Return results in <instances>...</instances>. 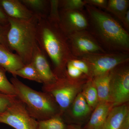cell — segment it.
Listing matches in <instances>:
<instances>
[{"label":"cell","mask_w":129,"mask_h":129,"mask_svg":"<svg viewBox=\"0 0 129 129\" xmlns=\"http://www.w3.org/2000/svg\"><path fill=\"white\" fill-rule=\"evenodd\" d=\"M88 31L107 52L129 53V34L107 12L86 5Z\"/></svg>","instance_id":"cell-1"},{"label":"cell","mask_w":129,"mask_h":129,"mask_svg":"<svg viewBox=\"0 0 129 129\" xmlns=\"http://www.w3.org/2000/svg\"><path fill=\"white\" fill-rule=\"evenodd\" d=\"M36 39L38 45L51 61L52 70L57 78L65 76L67 63L75 57L71 53L67 36L59 23L48 18L39 19Z\"/></svg>","instance_id":"cell-2"},{"label":"cell","mask_w":129,"mask_h":129,"mask_svg":"<svg viewBox=\"0 0 129 129\" xmlns=\"http://www.w3.org/2000/svg\"><path fill=\"white\" fill-rule=\"evenodd\" d=\"M38 19L35 16L26 20L9 18V28L7 37L8 47L10 50L16 52L25 65L31 62L33 52L37 44Z\"/></svg>","instance_id":"cell-3"},{"label":"cell","mask_w":129,"mask_h":129,"mask_svg":"<svg viewBox=\"0 0 129 129\" xmlns=\"http://www.w3.org/2000/svg\"><path fill=\"white\" fill-rule=\"evenodd\" d=\"M11 82L16 96L24 104L30 116L37 121L62 115L58 105L48 93L33 89L16 77H12Z\"/></svg>","instance_id":"cell-4"},{"label":"cell","mask_w":129,"mask_h":129,"mask_svg":"<svg viewBox=\"0 0 129 129\" xmlns=\"http://www.w3.org/2000/svg\"><path fill=\"white\" fill-rule=\"evenodd\" d=\"M89 79L86 76L79 78H72L67 73L65 76L57 78L53 83L43 85L42 89L53 97L63 116L76 96L82 91Z\"/></svg>","instance_id":"cell-5"},{"label":"cell","mask_w":129,"mask_h":129,"mask_svg":"<svg viewBox=\"0 0 129 129\" xmlns=\"http://www.w3.org/2000/svg\"><path fill=\"white\" fill-rule=\"evenodd\" d=\"M88 65L89 78L111 72L117 66L129 61V53L106 52L88 54L80 58Z\"/></svg>","instance_id":"cell-6"},{"label":"cell","mask_w":129,"mask_h":129,"mask_svg":"<svg viewBox=\"0 0 129 129\" xmlns=\"http://www.w3.org/2000/svg\"><path fill=\"white\" fill-rule=\"evenodd\" d=\"M109 102L113 107L128 103L129 62L117 66L110 72Z\"/></svg>","instance_id":"cell-7"},{"label":"cell","mask_w":129,"mask_h":129,"mask_svg":"<svg viewBox=\"0 0 129 129\" xmlns=\"http://www.w3.org/2000/svg\"><path fill=\"white\" fill-rule=\"evenodd\" d=\"M0 123L15 129H37L38 121L30 116L24 104L16 96L7 109L0 114Z\"/></svg>","instance_id":"cell-8"},{"label":"cell","mask_w":129,"mask_h":129,"mask_svg":"<svg viewBox=\"0 0 129 129\" xmlns=\"http://www.w3.org/2000/svg\"><path fill=\"white\" fill-rule=\"evenodd\" d=\"M67 37L71 53L76 58L88 54L106 52L88 30L76 32Z\"/></svg>","instance_id":"cell-9"},{"label":"cell","mask_w":129,"mask_h":129,"mask_svg":"<svg viewBox=\"0 0 129 129\" xmlns=\"http://www.w3.org/2000/svg\"><path fill=\"white\" fill-rule=\"evenodd\" d=\"M59 24L67 36L76 32L88 30L89 19L85 9L76 11L60 10Z\"/></svg>","instance_id":"cell-10"},{"label":"cell","mask_w":129,"mask_h":129,"mask_svg":"<svg viewBox=\"0 0 129 129\" xmlns=\"http://www.w3.org/2000/svg\"><path fill=\"white\" fill-rule=\"evenodd\" d=\"M31 62L37 71L43 85L53 83L57 79L49 64L47 57L38 44L33 52Z\"/></svg>","instance_id":"cell-11"},{"label":"cell","mask_w":129,"mask_h":129,"mask_svg":"<svg viewBox=\"0 0 129 129\" xmlns=\"http://www.w3.org/2000/svg\"><path fill=\"white\" fill-rule=\"evenodd\" d=\"M129 128L128 103L114 107L102 129H127Z\"/></svg>","instance_id":"cell-12"},{"label":"cell","mask_w":129,"mask_h":129,"mask_svg":"<svg viewBox=\"0 0 129 129\" xmlns=\"http://www.w3.org/2000/svg\"><path fill=\"white\" fill-rule=\"evenodd\" d=\"M0 6L10 18L18 20L30 19L34 14L21 0H1Z\"/></svg>","instance_id":"cell-13"},{"label":"cell","mask_w":129,"mask_h":129,"mask_svg":"<svg viewBox=\"0 0 129 129\" xmlns=\"http://www.w3.org/2000/svg\"><path fill=\"white\" fill-rule=\"evenodd\" d=\"M24 65L21 58L17 54L13 53L0 44V67L13 76L15 72Z\"/></svg>","instance_id":"cell-14"},{"label":"cell","mask_w":129,"mask_h":129,"mask_svg":"<svg viewBox=\"0 0 129 129\" xmlns=\"http://www.w3.org/2000/svg\"><path fill=\"white\" fill-rule=\"evenodd\" d=\"M113 107L109 102L98 103L84 129H102L109 114Z\"/></svg>","instance_id":"cell-15"},{"label":"cell","mask_w":129,"mask_h":129,"mask_svg":"<svg viewBox=\"0 0 129 129\" xmlns=\"http://www.w3.org/2000/svg\"><path fill=\"white\" fill-rule=\"evenodd\" d=\"M70 107L72 116L76 120L85 118L92 111L86 102L81 91L76 96Z\"/></svg>","instance_id":"cell-16"},{"label":"cell","mask_w":129,"mask_h":129,"mask_svg":"<svg viewBox=\"0 0 129 129\" xmlns=\"http://www.w3.org/2000/svg\"><path fill=\"white\" fill-rule=\"evenodd\" d=\"M34 16L38 19L48 17L50 9V0H21Z\"/></svg>","instance_id":"cell-17"},{"label":"cell","mask_w":129,"mask_h":129,"mask_svg":"<svg viewBox=\"0 0 129 129\" xmlns=\"http://www.w3.org/2000/svg\"><path fill=\"white\" fill-rule=\"evenodd\" d=\"M110 72L91 79L97 92L99 103L109 102Z\"/></svg>","instance_id":"cell-18"},{"label":"cell","mask_w":129,"mask_h":129,"mask_svg":"<svg viewBox=\"0 0 129 129\" xmlns=\"http://www.w3.org/2000/svg\"><path fill=\"white\" fill-rule=\"evenodd\" d=\"M129 0H109L106 11L121 22L129 10Z\"/></svg>","instance_id":"cell-19"},{"label":"cell","mask_w":129,"mask_h":129,"mask_svg":"<svg viewBox=\"0 0 129 129\" xmlns=\"http://www.w3.org/2000/svg\"><path fill=\"white\" fill-rule=\"evenodd\" d=\"M81 92L86 102L93 111L99 103V99L96 89L91 79L88 80Z\"/></svg>","instance_id":"cell-20"},{"label":"cell","mask_w":129,"mask_h":129,"mask_svg":"<svg viewBox=\"0 0 129 129\" xmlns=\"http://www.w3.org/2000/svg\"><path fill=\"white\" fill-rule=\"evenodd\" d=\"M38 121L37 129H67V125L62 118L58 115L46 120Z\"/></svg>","instance_id":"cell-21"},{"label":"cell","mask_w":129,"mask_h":129,"mask_svg":"<svg viewBox=\"0 0 129 129\" xmlns=\"http://www.w3.org/2000/svg\"><path fill=\"white\" fill-rule=\"evenodd\" d=\"M18 76L23 78L42 83L41 80L32 63L25 64L14 73L13 77Z\"/></svg>","instance_id":"cell-22"},{"label":"cell","mask_w":129,"mask_h":129,"mask_svg":"<svg viewBox=\"0 0 129 129\" xmlns=\"http://www.w3.org/2000/svg\"><path fill=\"white\" fill-rule=\"evenodd\" d=\"M6 72L0 67V91L6 94L16 95L14 86L7 79Z\"/></svg>","instance_id":"cell-23"},{"label":"cell","mask_w":129,"mask_h":129,"mask_svg":"<svg viewBox=\"0 0 129 129\" xmlns=\"http://www.w3.org/2000/svg\"><path fill=\"white\" fill-rule=\"evenodd\" d=\"M84 0H59L60 10L76 11L85 9Z\"/></svg>","instance_id":"cell-24"},{"label":"cell","mask_w":129,"mask_h":129,"mask_svg":"<svg viewBox=\"0 0 129 129\" xmlns=\"http://www.w3.org/2000/svg\"><path fill=\"white\" fill-rule=\"evenodd\" d=\"M50 9L48 18L50 20L59 23L60 21L59 0H50Z\"/></svg>","instance_id":"cell-25"},{"label":"cell","mask_w":129,"mask_h":129,"mask_svg":"<svg viewBox=\"0 0 129 129\" xmlns=\"http://www.w3.org/2000/svg\"><path fill=\"white\" fill-rule=\"evenodd\" d=\"M16 96L6 94L0 91V114L7 109Z\"/></svg>","instance_id":"cell-26"},{"label":"cell","mask_w":129,"mask_h":129,"mask_svg":"<svg viewBox=\"0 0 129 129\" xmlns=\"http://www.w3.org/2000/svg\"><path fill=\"white\" fill-rule=\"evenodd\" d=\"M69 61L74 67L80 70L85 75L89 78V68L84 61L80 58H75L73 59L70 60Z\"/></svg>","instance_id":"cell-27"},{"label":"cell","mask_w":129,"mask_h":129,"mask_svg":"<svg viewBox=\"0 0 129 129\" xmlns=\"http://www.w3.org/2000/svg\"><path fill=\"white\" fill-rule=\"evenodd\" d=\"M67 73L70 78L78 79L86 76L80 70L74 67L69 61L67 63L66 66Z\"/></svg>","instance_id":"cell-28"},{"label":"cell","mask_w":129,"mask_h":129,"mask_svg":"<svg viewBox=\"0 0 129 129\" xmlns=\"http://www.w3.org/2000/svg\"><path fill=\"white\" fill-rule=\"evenodd\" d=\"M86 5L100 9H106L107 5V0H84Z\"/></svg>","instance_id":"cell-29"},{"label":"cell","mask_w":129,"mask_h":129,"mask_svg":"<svg viewBox=\"0 0 129 129\" xmlns=\"http://www.w3.org/2000/svg\"><path fill=\"white\" fill-rule=\"evenodd\" d=\"M9 26L4 27L0 25V44H2L3 46L8 48L7 42V37Z\"/></svg>","instance_id":"cell-30"},{"label":"cell","mask_w":129,"mask_h":129,"mask_svg":"<svg viewBox=\"0 0 129 129\" xmlns=\"http://www.w3.org/2000/svg\"><path fill=\"white\" fill-rule=\"evenodd\" d=\"M9 25V17L0 6V25L7 27Z\"/></svg>","instance_id":"cell-31"},{"label":"cell","mask_w":129,"mask_h":129,"mask_svg":"<svg viewBox=\"0 0 129 129\" xmlns=\"http://www.w3.org/2000/svg\"><path fill=\"white\" fill-rule=\"evenodd\" d=\"M121 22L123 24V27L127 31L129 29V10H128L125 14Z\"/></svg>","instance_id":"cell-32"},{"label":"cell","mask_w":129,"mask_h":129,"mask_svg":"<svg viewBox=\"0 0 129 129\" xmlns=\"http://www.w3.org/2000/svg\"><path fill=\"white\" fill-rule=\"evenodd\" d=\"M67 129H82L80 125L70 124L68 125Z\"/></svg>","instance_id":"cell-33"},{"label":"cell","mask_w":129,"mask_h":129,"mask_svg":"<svg viewBox=\"0 0 129 129\" xmlns=\"http://www.w3.org/2000/svg\"><path fill=\"white\" fill-rule=\"evenodd\" d=\"M129 129V128H128V129Z\"/></svg>","instance_id":"cell-34"},{"label":"cell","mask_w":129,"mask_h":129,"mask_svg":"<svg viewBox=\"0 0 129 129\" xmlns=\"http://www.w3.org/2000/svg\"><path fill=\"white\" fill-rule=\"evenodd\" d=\"M82 129H84L82 128Z\"/></svg>","instance_id":"cell-35"}]
</instances>
